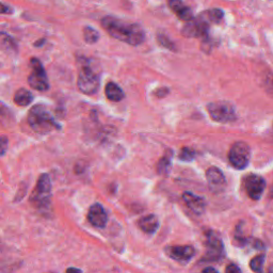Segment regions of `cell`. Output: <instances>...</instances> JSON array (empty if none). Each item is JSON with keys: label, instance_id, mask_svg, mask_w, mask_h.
<instances>
[{"label": "cell", "instance_id": "e0dca14e", "mask_svg": "<svg viewBox=\"0 0 273 273\" xmlns=\"http://www.w3.org/2000/svg\"><path fill=\"white\" fill-rule=\"evenodd\" d=\"M0 47L9 53H16L19 49L15 40L6 32H0Z\"/></svg>", "mask_w": 273, "mask_h": 273}, {"label": "cell", "instance_id": "ba28073f", "mask_svg": "<svg viewBox=\"0 0 273 273\" xmlns=\"http://www.w3.org/2000/svg\"><path fill=\"white\" fill-rule=\"evenodd\" d=\"M206 255L205 258L209 262H217L223 257L224 247L220 237L209 231L206 234Z\"/></svg>", "mask_w": 273, "mask_h": 273}, {"label": "cell", "instance_id": "8fae6325", "mask_svg": "<svg viewBox=\"0 0 273 273\" xmlns=\"http://www.w3.org/2000/svg\"><path fill=\"white\" fill-rule=\"evenodd\" d=\"M167 254L179 263L189 262L194 255V248L191 246H173L166 249Z\"/></svg>", "mask_w": 273, "mask_h": 273}, {"label": "cell", "instance_id": "2e32d148", "mask_svg": "<svg viewBox=\"0 0 273 273\" xmlns=\"http://www.w3.org/2000/svg\"><path fill=\"white\" fill-rule=\"evenodd\" d=\"M138 224L143 232L151 235L156 233L158 227H159V220H158L155 214H149L145 215V217L141 218Z\"/></svg>", "mask_w": 273, "mask_h": 273}, {"label": "cell", "instance_id": "8992f818", "mask_svg": "<svg viewBox=\"0 0 273 273\" xmlns=\"http://www.w3.org/2000/svg\"><path fill=\"white\" fill-rule=\"evenodd\" d=\"M207 111L212 120L219 123H228L236 120L234 107L226 102L211 103L207 106Z\"/></svg>", "mask_w": 273, "mask_h": 273}, {"label": "cell", "instance_id": "7a4b0ae2", "mask_svg": "<svg viewBox=\"0 0 273 273\" xmlns=\"http://www.w3.org/2000/svg\"><path fill=\"white\" fill-rule=\"evenodd\" d=\"M28 123L32 131L42 135L61 129L60 125L54 121L48 110L42 105H37L31 108L28 114Z\"/></svg>", "mask_w": 273, "mask_h": 273}, {"label": "cell", "instance_id": "d6986e66", "mask_svg": "<svg viewBox=\"0 0 273 273\" xmlns=\"http://www.w3.org/2000/svg\"><path fill=\"white\" fill-rule=\"evenodd\" d=\"M33 100V95L30 91L26 89H20L14 95V103L21 107L30 105Z\"/></svg>", "mask_w": 273, "mask_h": 273}, {"label": "cell", "instance_id": "9c48e42d", "mask_svg": "<svg viewBox=\"0 0 273 273\" xmlns=\"http://www.w3.org/2000/svg\"><path fill=\"white\" fill-rule=\"evenodd\" d=\"M244 188L248 195L254 199H260L265 191L266 188V181L265 179L256 174H250L246 178H244Z\"/></svg>", "mask_w": 273, "mask_h": 273}, {"label": "cell", "instance_id": "5bb4252c", "mask_svg": "<svg viewBox=\"0 0 273 273\" xmlns=\"http://www.w3.org/2000/svg\"><path fill=\"white\" fill-rule=\"evenodd\" d=\"M206 178L211 187L214 190H221L225 186V177L222 172L215 167H211L206 171Z\"/></svg>", "mask_w": 273, "mask_h": 273}, {"label": "cell", "instance_id": "83f0119b", "mask_svg": "<svg viewBox=\"0 0 273 273\" xmlns=\"http://www.w3.org/2000/svg\"><path fill=\"white\" fill-rule=\"evenodd\" d=\"M66 273H82V271L77 268H68L66 270Z\"/></svg>", "mask_w": 273, "mask_h": 273}, {"label": "cell", "instance_id": "603a6c76", "mask_svg": "<svg viewBox=\"0 0 273 273\" xmlns=\"http://www.w3.org/2000/svg\"><path fill=\"white\" fill-rule=\"evenodd\" d=\"M83 37L85 42H88L89 44H93V43H96L99 39L98 32L93 29L91 27H85L83 29Z\"/></svg>", "mask_w": 273, "mask_h": 273}, {"label": "cell", "instance_id": "30bf717a", "mask_svg": "<svg viewBox=\"0 0 273 273\" xmlns=\"http://www.w3.org/2000/svg\"><path fill=\"white\" fill-rule=\"evenodd\" d=\"M208 31V23L201 16L195 20L187 22L183 28L181 33L187 38H201L204 37Z\"/></svg>", "mask_w": 273, "mask_h": 273}, {"label": "cell", "instance_id": "7402d4cb", "mask_svg": "<svg viewBox=\"0 0 273 273\" xmlns=\"http://www.w3.org/2000/svg\"><path fill=\"white\" fill-rule=\"evenodd\" d=\"M265 260H266L265 254H260L253 257L250 262V268L252 269V271H254L255 273H263Z\"/></svg>", "mask_w": 273, "mask_h": 273}, {"label": "cell", "instance_id": "6da1fadb", "mask_svg": "<svg viewBox=\"0 0 273 273\" xmlns=\"http://www.w3.org/2000/svg\"><path fill=\"white\" fill-rule=\"evenodd\" d=\"M102 25L111 37L126 42L127 44L139 45L144 41L145 33L140 25H128L111 16L105 17L102 21Z\"/></svg>", "mask_w": 273, "mask_h": 273}, {"label": "cell", "instance_id": "f1b7e54d", "mask_svg": "<svg viewBox=\"0 0 273 273\" xmlns=\"http://www.w3.org/2000/svg\"><path fill=\"white\" fill-rule=\"evenodd\" d=\"M203 273H218V271L215 270L214 268H212V267H208V268H205L203 270Z\"/></svg>", "mask_w": 273, "mask_h": 273}, {"label": "cell", "instance_id": "5b68a950", "mask_svg": "<svg viewBox=\"0 0 273 273\" xmlns=\"http://www.w3.org/2000/svg\"><path fill=\"white\" fill-rule=\"evenodd\" d=\"M251 158V149L246 142L238 141L229 149L228 159L231 165L238 170L247 168L250 163Z\"/></svg>", "mask_w": 273, "mask_h": 273}, {"label": "cell", "instance_id": "ac0fdd59", "mask_svg": "<svg viewBox=\"0 0 273 273\" xmlns=\"http://www.w3.org/2000/svg\"><path fill=\"white\" fill-rule=\"evenodd\" d=\"M106 96L111 102H120L124 98V92L123 90L119 87L117 83L114 82H108L105 89Z\"/></svg>", "mask_w": 273, "mask_h": 273}, {"label": "cell", "instance_id": "3957f363", "mask_svg": "<svg viewBox=\"0 0 273 273\" xmlns=\"http://www.w3.org/2000/svg\"><path fill=\"white\" fill-rule=\"evenodd\" d=\"M31 205L42 213L51 208V181L48 174H42L30 195Z\"/></svg>", "mask_w": 273, "mask_h": 273}, {"label": "cell", "instance_id": "484cf974", "mask_svg": "<svg viewBox=\"0 0 273 273\" xmlns=\"http://www.w3.org/2000/svg\"><path fill=\"white\" fill-rule=\"evenodd\" d=\"M225 273H241V271H240L239 267L236 266L235 264H229V265L226 267Z\"/></svg>", "mask_w": 273, "mask_h": 273}, {"label": "cell", "instance_id": "d4e9b609", "mask_svg": "<svg viewBox=\"0 0 273 273\" xmlns=\"http://www.w3.org/2000/svg\"><path fill=\"white\" fill-rule=\"evenodd\" d=\"M8 144H9L8 138L6 136L0 137V156H4L7 153Z\"/></svg>", "mask_w": 273, "mask_h": 273}, {"label": "cell", "instance_id": "f546056e", "mask_svg": "<svg viewBox=\"0 0 273 273\" xmlns=\"http://www.w3.org/2000/svg\"><path fill=\"white\" fill-rule=\"evenodd\" d=\"M272 196H273V190H272Z\"/></svg>", "mask_w": 273, "mask_h": 273}, {"label": "cell", "instance_id": "7c38bea8", "mask_svg": "<svg viewBox=\"0 0 273 273\" xmlns=\"http://www.w3.org/2000/svg\"><path fill=\"white\" fill-rule=\"evenodd\" d=\"M89 222L96 227H105L108 221L107 213L100 204H94L90 207L88 212Z\"/></svg>", "mask_w": 273, "mask_h": 273}, {"label": "cell", "instance_id": "cb8c5ba5", "mask_svg": "<svg viewBox=\"0 0 273 273\" xmlns=\"http://www.w3.org/2000/svg\"><path fill=\"white\" fill-rule=\"evenodd\" d=\"M195 158V152L191 149L184 148L179 153V159L184 161H191Z\"/></svg>", "mask_w": 273, "mask_h": 273}, {"label": "cell", "instance_id": "ffe728a7", "mask_svg": "<svg viewBox=\"0 0 273 273\" xmlns=\"http://www.w3.org/2000/svg\"><path fill=\"white\" fill-rule=\"evenodd\" d=\"M172 158H173V153H172V151L168 150L166 152V154L163 155V157L161 158L159 162H158V165H157L158 173L161 174V175H166L169 173L170 168H171Z\"/></svg>", "mask_w": 273, "mask_h": 273}, {"label": "cell", "instance_id": "277c9868", "mask_svg": "<svg viewBox=\"0 0 273 273\" xmlns=\"http://www.w3.org/2000/svg\"><path fill=\"white\" fill-rule=\"evenodd\" d=\"M77 85L83 94L93 95L99 89V77L91 66L84 65L79 70Z\"/></svg>", "mask_w": 273, "mask_h": 273}, {"label": "cell", "instance_id": "4fadbf2b", "mask_svg": "<svg viewBox=\"0 0 273 273\" xmlns=\"http://www.w3.org/2000/svg\"><path fill=\"white\" fill-rule=\"evenodd\" d=\"M183 199L186 204V206L188 207L190 210H192L194 213H203L206 207L205 199L199 197L191 192H185L183 194Z\"/></svg>", "mask_w": 273, "mask_h": 273}, {"label": "cell", "instance_id": "44dd1931", "mask_svg": "<svg viewBox=\"0 0 273 273\" xmlns=\"http://www.w3.org/2000/svg\"><path fill=\"white\" fill-rule=\"evenodd\" d=\"M203 20H205L208 24L209 23H220L223 19V11L220 9H211L199 15Z\"/></svg>", "mask_w": 273, "mask_h": 273}, {"label": "cell", "instance_id": "4316f807", "mask_svg": "<svg viewBox=\"0 0 273 273\" xmlns=\"http://www.w3.org/2000/svg\"><path fill=\"white\" fill-rule=\"evenodd\" d=\"M11 12V8L0 3V14H7Z\"/></svg>", "mask_w": 273, "mask_h": 273}, {"label": "cell", "instance_id": "9a60e30c", "mask_svg": "<svg viewBox=\"0 0 273 273\" xmlns=\"http://www.w3.org/2000/svg\"><path fill=\"white\" fill-rule=\"evenodd\" d=\"M168 5L170 9L173 11L181 21L189 22L193 20V14L191 10L185 6L181 0H169Z\"/></svg>", "mask_w": 273, "mask_h": 273}, {"label": "cell", "instance_id": "52a82bcc", "mask_svg": "<svg viewBox=\"0 0 273 273\" xmlns=\"http://www.w3.org/2000/svg\"><path fill=\"white\" fill-rule=\"evenodd\" d=\"M32 71L28 77V83L30 87L37 91H47L49 89V81L46 75V71L42 63L35 59H31Z\"/></svg>", "mask_w": 273, "mask_h": 273}]
</instances>
